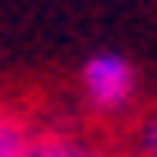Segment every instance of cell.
I'll list each match as a JSON object with an SVG mask.
<instances>
[{"mask_svg":"<svg viewBox=\"0 0 157 157\" xmlns=\"http://www.w3.org/2000/svg\"><path fill=\"white\" fill-rule=\"evenodd\" d=\"M33 152H37V134L14 116H0V157H33Z\"/></svg>","mask_w":157,"mask_h":157,"instance_id":"2","label":"cell"},{"mask_svg":"<svg viewBox=\"0 0 157 157\" xmlns=\"http://www.w3.org/2000/svg\"><path fill=\"white\" fill-rule=\"evenodd\" d=\"M139 93V69L125 51H93L78 65V97L97 116H120Z\"/></svg>","mask_w":157,"mask_h":157,"instance_id":"1","label":"cell"},{"mask_svg":"<svg viewBox=\"0 0 157 157\" xmlns=\"http://www.w3.org/2000/svg\"><path fill=\"white\" fill-rule=\"evenodd\" d=\"M134 157H157V116H148L134 134Z\"/></svg>","mask_w":157,"mask_h":157,"instance_id":"4","label":"cell"},{"mask_svg":"<svg viewBox=\"0 0 157 157\" xmlns=\"http://www.w3.org/2000/svg\"><path fill=\"white\" fill-rule=\"evenodd\" d=\"M33 157H97V152L78 148V143H65V139H37V152Z\"/></svg>","mask_w":157,"mask_h":157,"instance_id":"3","label":"cell"}]
</instances>
